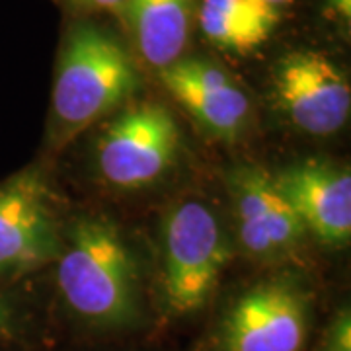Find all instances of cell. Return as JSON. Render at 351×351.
Instances as JSON below:
<instances>
[{
	"label": "cell",
	"instance_id": "cell-7",
	"mask_svg": "<svg viewBox=\"0 0 351 351\" xmlns=\"http://www.w3.org/2000/svg\"><path fill=\"white\" fill-rule=\"evenodd\" d=\"M226 188L242 252L262 263L295 260L308 232L277 189L271 172L252 164L237 166L228 174Z\"/></svg>",
	"mask_w": 351,
	"mask_h": 351
},
{
	"label": "cell",
	"instance_id": "cell-11",
	"mask_svg": "<svg viewBox=\"0 0 351 351\" xmlns=\"http://www.w3.org/2000/svg\"><path fill=\"white\" fill-rule=\"evenodd\" d=\"M193 0H129L131 29L143 59L166 69L182 59L188 45Z\"/></svg>",
	"mask_w": 351,
	"mask_h": 351
},
{
	"label": "cell",
	"instance_id": "cell-2",
	"mask_svg": "<svg viewBox=\"0 0 351 351\" xmlns=\"http://www.w3.org/2000/svg\"><path fill=\"white\" fill-rule=\"evenodd\" d=\"M137 90V69L125 47L96 24H76L64 39L53 84V143L64 147Z\"/></svg>",
	"mask_w": 351,
	"mask_h": 351
},
{
	"label": "cell",
	"instance_id": "cell-6",
	"mask_svg": "<svg viewBox=\"0 0 351 351\" xmlns=\"http://www.w3.org/2000/svg\"><path fill=\"white\" fill-rule=\"evenodd\" d=\"M63 234L51 189L38 166L0 182V277L16 279L55 263Z\"/></svg>",
	"mask_w": 351,
	"mask_h": 351
},
{
	"label": "cell",
	"instance_id": "cell-16",
	"mask_svg": "<svg viewBox=\"0 0 351 351\" xmlns=\"http://www.w3.org/2000/svg\"><path fill=\"white\" fill-rule=\"evenodd\" d=\"M330 6L339 14V16H350L351 10V0H330Z\"/></svg>",
	"mask_w": 351,
	"mask_h": 351
},
{
	"label": "cell",
	"instance_id": "cell-12",
	"mask_svg": "<svg viewBox=\"0 0 351 351\" xmlns=\"http://www.w3.org/2000/svg\"><path fill=\"white\" fill-rule=\"evenodd\" d=\"M277 20V8L254 0H203L199 8L203 36L217 47L237 53H248L265 43Z\"/></svg>",
	"mask_w": 351,
	"mask_h": 351
},
{
	"label": "cell",
	"instance_id": "cell-14",
	"mask_svg": "<svg viewBox=\"0 0 351 351\" xmlns=\"http://www.w3.org/2000/svg\"><path fill=\"white\" fill-rule=\"evenodd\" d=\"M328 351H351V316L348 308L341 311L332 324L328 336Z\"/></svg>",
	"mask_w": 351,
	"mask_h": 351
},
{
	"label": "cell",
	"instance_id": "cell-9",
	"mask_svg": "<svg viewBox=\"0 0 351 351\" xmlns=\"http://www.w3.org/2000/svg\"><path fill=\"white\" fill-rule=\"evenodd\" d=\"M271 176L308 234L332 248L350 244L351 174L346 166L311 158Z\"/></svg>",
	"mask_w": 351,
	"mask_h": 351
},
{
	"label": "cell",
	"instance_id": "cell-15",
	"mask_svg": "<svg viewBox=\"0 0 351 351\" xmlns=\"http://www.w3.org/2000/svg\"><path fill=\"white\" fill-rule=\"evenodd\" d=\"M88 4L98 6V8H121L129 0H86Z\"/></svg>",
	"mask_w": 351,
	"mask_h": 351
},
{
	"label": "cell",
	"instance_id": "cell-13",
	"mask_svg": "<svg viewBox=\"0 0 351 351\" xmlns=\"http://www.w3.org/2000/svg\"><path fill=\"white\" fill-rule=\"evenodd\" d=\"M22 330V311L10 295L0 291V339H12Z\"/></svg>",
	"mask_w": 351,
	"mask_h": 351
},
{
	"label": "cell",
	"instance_id": "cell-8",
	"mask_svg": "<svg viewBox=\"0 0 351 351\" xmlns=\"http://www.w3.org/2000/svg\"><path fill=\"white\" fill-rule=\"evenodd\" d=\"M276 96L289 121L308 135H334L350 119L348 78L326 55L314 51L291 53L277 64Z\"/></svg>",
	"mask_w": 351,
	"mask_h": 351
},
{
	"label": "cell",
	"instance_id": "cell-4",
	"mask_svg": "<svg viewBox=\"0 0 351 351\" xmlns=\"http://www.w3.org/2000/svg\"><path fill=\"white\" fill-rule=\"evenodd\" d=\"M311 322V289L297 276L267 277L226 308L213 351H302Z\"/></svg>",
	"mask_w": 351,
	"mask_h": 351
},
{
	"label": "cell",
	"instance_id": "cell-1",
	"mask_svg": "<svg viewBox=\"0 0 351 351\" xmlns=\"http://www.w3.org/2000/svg\"><path fill=\"white\" fill-rule=\"evenodd\" d=\"M55 263L61 297L78 320L106 332L143 324L137 258L113 221L100 215L76 219Z\"/></svg>",
	"mask_w": 351,
	"mask_h": 351
},
{
	"label": "cell",
	"instance_id": "cell-10",
	"mask_svg": "<svg viewBox=\"0 0 351 351\" xmlns=\"http://www.w3.org/2000/svg\"><path fill=\"white\" fill-rule=\"evenodd\" d=\"M160 80L215 138L237 141L248 129L250 100L221 66L203 59H180L160 71Z\"/></svg>",
	"mask_w": 351,
	"mask_h": 351
},
{
	"label": "cell",
	"instance_id": "cell-3",
	"mask_svg": "<svg viewBox=\"0 0 351 351\" xmlns=\"http://www.w3.org/2000/svg\"><path fill=\"white\" fill-rule=\"evenodd\" d=\"M230 260L225 226L211 205L184 199L162 225V301L166 313L189 316L211 301Z\"/></svg>",
	"mask_w": 351,
	"mask_h": 351
},
{
	"label": "cell",
	"instance_id": "cell-17",
	"mask_svg": "<svg viewBox=\"0 0 351 351\" xmlns=\"http://www.w3.org/2000/svg\"><path fill=\"white\" fill-rule=\"evenodd\" d=\"M254 2H260V4H265V6L277 8L279 4H285V2H289V0H254Z\"/></svg>",
	"mask_w": 351,
	"mask_h": 351
},
{
	"label": "cell",
	"instance_id": "cell-5",
	"mask_svg": "<svg viewBox=\"0 0 351 351\" xmlns=\"http://www.w3.org/2000/svg\"><path fill=\"white\" fill-rule=\"evenodd\" d=\"M180 143V127L168 108L143 101L117 115L101 133L98 170L113 188H149L174 166Z\"/></svg>",
	"mask_w": 351,
	"mask_h": 351
}]
</instances>
